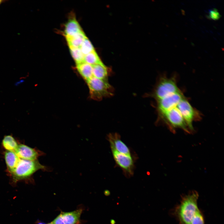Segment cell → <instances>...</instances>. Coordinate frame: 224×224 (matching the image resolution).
Listing matches in <instances>:
<instances>
[{
  "label": "cell",
  "instance_id": "obj_1",
  "mask_svg": "<svg viewBox=\"0 0 224 224\" xmlns=\"http://www.w3.org/2000/svg\"><path fill=\"white\" fill-rule=\"evenodd\" d=\"M198 193L193 191L182 197L180 203L175 208L174 214L179 224H190L199 209L198 206Z\"/></svg>",
  "mask_w": 224,
  "mask_h": 224
},
{
  "label": "cell",
  "instance_id": "obj_2",
  "mask_svg": "<svg viewBox=\"0 0 224 224\" xmlns=\"http://www.w3.org/2000/svg\"><path fill=\"white\" fill-rule=\"evenodd\" d=\"M40 170L46 171L50 170L49 167L41 164L37 160L31 161L20 158L15 169L9 174L11 184L15 185L19 181L32 180L31 178L32 175Z\"/></svg>",
  "mask_w": 224,
  "mask_h": 224
},
{
  "label": "cell",
  "instance_id": "obj_3",
  "mask_svg": "<svg viewBox=\"0 0 224 224\" xmlns=\"http://www.w3.org/2000/svg\"><path fill=\"white\" fill-rule=\"evenodd\" d=\"M86 82L90 97L93 100L99 101L104 97H109L113 94V87L107 79H101L93 77Z\"/></svg>",
  "mask_w": 224,
  "mask_h": 224
},
{
  "label": "cell",
  "instance_id": "obj_4",
  "mask_svg": "<svg viewBox=\"0 0 224 224\" xmlns=\"http://www.w3.org/2000/svg\"><path fill=\"white\" fill-rule=\"evenodd\" d=\"M177 106L159 115L160 117L172 130L179 128L187 133L191 132Z\"/></svg>",
  "mask_w": 224,
  "mask_h": 224
},
{
  "label": "cell",
  "instance_id": "obj_5",
  "mask_svg": "<svg viewBox=\"0 0 224 224\" xmlns=\"http://www.w3.org/2000/svg\"><path fill=\"white\" fill-rule=\"evenodd\" d=\"M180 91L174 77H161L157 82L152 95L157 101L167 95Z\"/></svg>",
  "mask_w": 224,
  "mask_h": 224
},
{
  "label": "cell",
  "instance_id": "obj_6",
  "mask_svg": "<svg viewBox=\"0 0 224 224\" xmlns=\"http://www.w3.org/2000/svg\"><path fill=\"white\" fill-rule=\"evenodd\" d=\"M177 107L190 130H194L193 122L200 118L199 113L195 109L184 97L177 105Z\"/></svg>",
  "mask_w": 224,
  "mask_h": 224
},
{
  "label": "cell",
  "instance_id": "obj_7",
  "mask_svg": "<svg viewBox=\"0 0 224 224\" xmlns=\"http://www.w3.org/2000/svg\"><path fill=\"white\" fill-rule=\"evenodd\" d=\"M184 97L180 91L157 100V109L159 115L176 107Z\"/></svg>",
  "mask_w": 224,
  "mask_h": 224
},
{
  "label": "cell",
  "instance_id": "obj_8",
  "mask_svg": "<svg viewBox=\"0 0 224 224\" xmlns=\"http://www.w3.org/2000/svg\"><path fill=\"white\" fill-rule=\"evenodd\" d=\"M83 210L79 208L69 212H61L52 222L54 224H79Z\"/></svg>",
  "mask_w": 224,
  "mask_h": 224
},
{
  "label": "cell",
  "instance_id": "obj_9",
  "mask_svg": "<svg viewBox=\"0 0 224 224\" xmlns=\"http://www.w3.org/2000/svg\"><path fill=\"white\" fill-rule=\"evenodd\" d=\"M114 159L118 166L125 173L132 175L133 172L134 162L131 155H127L111 150Z\"/></svg>",
  "mask_w": 224,
  "mask_h": 224
},
{
  "label": "cell",
  "instance_id": "obj_10",
  "mask_svg": "<svg viewBox=\"0 0 224 224\" xmlns=\"http://www.w3.org/2000/svg\"><path fill=\"white\" fill-rule=\"evenodd\" d=\"M15 152L21 159L31 161L37 160L39 157L44 155L42 151L23 144H19Z\"/></svg>",
  "mask_w": 224,
  "mask_h": 224
},
{
  "label": "cell",
  "instance_id": "obj_11",
  "mask_svg": "<svg viewBox=\"0 0 224 224\" xmlns=\"http://www.w3.org/2000/svg\"><path fill=\"white\" fill-rule=\"evenodd\" d=\"M108 139L111 150L127 155H131L129 148L121 140L119 134L117 133L109 134Z\"/></svg>",
  "mask_w": 224,
  "mask_h": 224
},
{
  "label": "cell",
  "instance_id": "obj_12",
  "mask_svg": "<svg viewBox=\"0 0 224 224\" xmlns=\"http://www.w3.org/2000/svg\"><path fill=\"white\" fill-rule=\"evenodd\" d=\"M4 158L9 174L13 171L17 166L20 158L14 152L5 151Z\"/></svg>",
  "mask_w": 224,
  "mask_h": 224
},
{
  "label": "cell",
  "instance_id": "obj_13",
  "mask_svg": "<svg viewBox=\"0 0 224 224\" xmlns=\"http://www.w3.org/2000/svg\"><path fill=\"white\" fill-rule=\"evenodd\" d=\"M82 31L79 24L74 18L70 19L65 24L64 30L65 36H72Z\"/></svg>",
  "mask_w": 224,
  "mask_h": 224
},
{
  "label": "cell",
  "instance_id": "obj_14",
  "mask_svg": "<svg viewBox=\"0 0 224 224\" xmlns=\"http://www.w3.org/2000/svg\"><path fill=\"white\" fill-rule=\"evenodd\" d=\"M76 64L78 71L86 81L93 77L91 65L83 62Z\"/></svg>",
  "mask_w": 224,
  "mask_h": 224
},
{
  "label": "cell",
  "instance_id": "obj_15",
  "mask_svg": "<svg viewBox=\"0 0 224 224\" xmlns=\"http://www.w3.org/2000/svg\"><path fill=\"white\" fill-rule=\"evenodd\" d=\"M65 37L69 47L80 48L86 36L82 31L74 35Z\"/></svg>",
  "mask_w": 224,
  "mask_h": 224
},
{
  "label": "cell",
  "instance_id": "obj_16",
  "mask_svg": "<svg viewBox=\"0 0 224 224\" xmlns=\"http://www.w3.org/2000/svg\"><path fill=\"white\" fill-rule=\"evenodd\" d=\"M2 145L6 151L15 152L19 144L15 138L10 135L4 136L2 141Z\"/></svg>",
  "mask_w": 224,
  "mask_h": 224
},
{
  "label": "cell",
  "instance_id": "obj_17",
  "mask_svg": "<svg viewBox=\"0 0 224 224\" xmlns=\"http://www.w3.org/2000/svg\"><path fill=\"white\" fill-rule=\"evenodd\" d=\"M92 66L93 77L101 79H107L108 69L103 63L96 64Z\"/></svg>",
  "mask_w": 224,
  "mask_h": 224
},
{
  "label": "cell",
  "instance_id": "obj_18",
  "mask_svg": "<svg viewBox=\"0 0 224 224\" xmlns=\"http://www.w3.org/2000/svg\"><path fill=\"white\" fill-rule=\"evenodd\" d=\"M83 62L91 65L103 64L95 50L84 56Z\"/></svg>",
  "mask_w": 224,
  "mask_h": 224
},
{
  "label": "cell",
  "instance_id": "obj_19",
  "mask_svg": "<svg viewBox=\"0 0 224 224\" xmlns=\"http://www.w3.org/2000/svg\"><path fill=\"white\" fill-rule=\"evenodd\" d=\"M71 54L77 64L83 62L84 55L80 48L69 47Z\"/></svg>",
  "mask_w": 224,
  "mask_h": 224
},
{
  "label": "cell",
  "instance_id": "obj_20",
  "mask_svg": "<svg viewBox=\"0 0 224 224\" xmlns=\"http://www.w3.org/2000/svg\"><path fill=\"white\" fill-rule=\"evenodd\" d=\"M80 48L84 56L95 50L92 44L86 37L84 40Z\"/></svg>",
  "mask_w": 224,
  "mask_h": 224
},
{
  "label": "cell",
  "instance_id": "obj_21",
  "mask_svg": "<svg viewBox=\"0 0 224 224\" xmlns=\"http://www.w3.org/2000/svg\"><path fill=\"white\" fill-rule=\"evenodd\" d=\"M190 224H205L204 216L199 209L196 213Z\"/></svg>",
  "mask_w": 224,
  "mask_h": 224
},
{
  "label": "cell",
  "instance_id": "obj_22",
  "mask_svg": "<svg viewBox=\"0 0 224 224\" xmlns=\"http://www.w3.org/2000/svg\"><path fill=\"white\" fill-rule=\"evenodd\" d=\"M221 16L219 13L215 8L209 10V14L207 16V17L208 18L214 20H218Z\"/></svg>",
  "mask_w": 224,
  "mask_h": 224
},
{
  "label": "cell",
  "instance_id": "obj_23",
  "mask_svg": "<svg viewBox=\"0 0 224 224\" xmlns=\"http://www.w3.org/2000/svg\"><path fill=\"white\" fill-rule=\"evenodd\" d=\"M39 224H42L40 223ZM54 224L52 222H51L49 223H47V224Z\"/></svg>",
  "mask_w": 224,
  "mask_h": 224
},
{
  "label": "cell",
  "instance_id": "obj_24",
  "mask_svg": "<svg viewBox=\"0 0 224 224\" xmlns=\"http://www.w3.org/2000/svg\"><path fill=\"white\" fill-rule=\"evenodd\" d=\"M4 1H4L3 0H0V5Z\"/></svg>",
  "mask_w": 224,
  "mask_h": 224
}]
</instances>
